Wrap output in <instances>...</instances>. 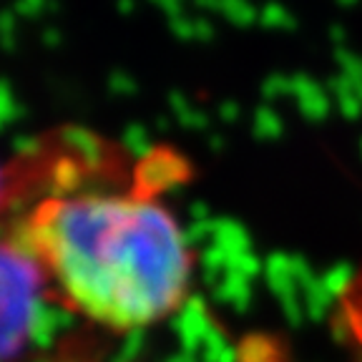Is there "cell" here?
Instances as JSON below:
<instances>
[{
	"label": "cell",
	"mask_w": 362,
	"mask_h": 362,
	"mask_svg": "<svg viewBox=\"0 0 362 362\" xmlns=\"http://www.w3.org/2000/svg\"><path fill=\"white\" fill-rule=\"evenodd\" d=\"M74 158L45 146L13 161L8 234L71 312L116 332L151 327L187 302L194 279V249L164 199L184 164L166 148L116 171L111 158L96 169Z\"/></svg>",
	"instance_id": "6da1fadb"
},
{
	"label": "cell",
	"mask_w": 362,
	"mask_h": 362,
	"mask_svg": "<svg viewBox=\"0 0 362 362\" xmlns=\"http://www.w3.org/2000/svg\"><path fill=\"white\" fill-rule=\"evenodd\" d=\"M43 292L48 287L35 262L6 232L0 239V362L25 345Z\"/></svg>",
	"instance_id": "7a4b0ae2"
},
{
	"label": "cell",
	"mask_w": 362,
	"mask_h": 362,
	"mask_svg": "<svg viewBox=\"0 0 362 362\" xmlns=\"http://www.w3.org/2000/svg\"><path fill=\"white\" fill-rule=\"evenodd\" d=\"M337 322L355 352V362H362V264L337 294Z\"/></svg>",
	"instance_id": "3957f363"
},
{
	"label": "cell",
	"mask_w": 362,
	"mask_h": 362,
	"mask_svg": "<svg viewBox=\"0 0 362 362\" xmlns=\"http://www.w3.org/2000/svg\"><path fill=\"white\" fill-rule=\"evenodd\" d=\"M16 206V179H13V164H0V219L13 214Z\"/></svg>",
	"instance_id": "277c9868"
},
{
	"label": "cell",
	"mask_w": 362,
	"mask_h": 362,
	"mask_svg": "<svg viewBox=\"0 0 362 362\" xmlns=\"http://www.w3.org/2000/svg\"><path fill=\"white\" fill-rule=\"evenodd\" d=\"M244 362H279V360L267 345H255V347H249V350H247Z\"/></svg>",
	"instance_id": "5b68a950"
},
{
	"label": "cell",
	"mask_w": 362,
	"mask_h": 362,
	"mask_svg": "<svg viewBox=\"0 0 362 362\" xmlns=\"http://www.w3.org/2000/svg\"><path fill=\"white\" fill-rule=\"evenodd\" d=\"M45 362H93V360H88V357H83V355H58V357H53V360H45Z\"/></svg>",
	"instance_id": "8992f818"
}]
</instances>
